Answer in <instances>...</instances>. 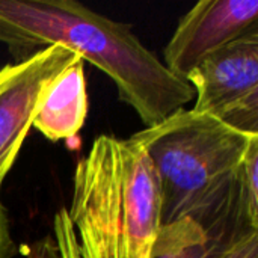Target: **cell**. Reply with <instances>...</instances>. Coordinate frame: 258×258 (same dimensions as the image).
I'll return each instance as SVG.
<instances>
[{
	"mask_svg": "<svg viewBox=\"0 0 258 258\" xmlns=\"http://www.w3.org/2000/svg\"><path fill=\"white\" fill-rule=\"evenodd\" d=\"M132 138L153 163L162 225L192 219L222 249L257 233L258 198L243 186L242 163L258 135L180 109Z\"/></svg>",
	"mask_w": 258,
	"mask_h": 258,
	"instance_id": "1",
	"label": "cell"
},
{
	"mask_svg": "<svg viewBox=\"0 0 258 258\" xmlns=\"http://www.w3.org/2000/svg\"><path fill=\"white\" fill-rule=\"evenodd\" d=\"M0 42L18 60L60 45L110 77L121 101L153 127L195 97L125 23L74 0H0Z\"/></svg>",
	"mask_w": 258,
	"mask_h": 258,
	"instance_id": "2",
	"label": "cell"
},
{
	"mask_svg": "<svg viewBox=\"0 0 258 258\" xmlns=\"http://www.w3.org/2000/svg\"><path fill=\"white\" fill-rule=\"evenodd\" d=\"M68 218L79 258H148L162 227L150 157L132 136H98L77 163Z\"/></svg>",
	"mask_w": 258,
	"mask_h": 258,
	"instance_id": "3",
	"label": "cell"
},
{
	"mask_svg": "<svg viewBox=\"0 0 258 258\" xmlns=\"http://www.w3.org/2000/svg\"><path fill=\"white\" fill-rule=\"evenodd\" d=\"M197 103L192 110L258 135V32L245 35L204 59L186 79Z\"/></svg>",
	"mask_w": 258,
	"mask_h": 258,
	"instance_id": "4",
	"label": "cell"
},
{
	"mask_svg": "<svg viewBox=\"0 0 258 258\" xmlns=\"http://www.w3.org/2000/svg\"><path fill=\"white\" fill-rule=\"evenodd\" d=\"M79 59V54L51 45L0 68V189L29 135L44 89Z\"/></svg>",
	"mask_w": 258,
	"mask_h": 258,
	"instance_id": "5",
	"label": "cell"
},
{
	"mask_svg": "<svg viewBox=\"0 0 258 258\" xmlns=\"http://www.w3.org/2000/svg\"><path fill=\"white\" fill-rule=\"evenodd\" d=\"M257 0H203L186 12L163 51L162 63L175 77L187 76L210 54L258 32Z\"/></svg>",
	"mask_w": 258,
	"mask_h": 258,
	"instance_id": "6",
	"label": "cell"
},
{
	"mask_svg": "<svg viewBox=\"0 0 258 258\" xmlns=\"http://www.w3.org/2000/svg\"><path fill=\"white\" fill-rule=\"evenodd\" d=\"M88 116L85 60L79 59L56 76L44 89L32 127L50 141L73 139Z\"/></svg>",
	"mask_w": 258,
	"mask_h": 258,
	"instance_id": "7",
	"label": "cell"
},
{
	"mask_svg": "<svg viewBox=\"0 0 258 258\" xmlns=\"http://www.w3.org/2000/svg\"><path fill=\"white\" fill-rule=\"evenodd\" d=\"M227 251L209 242L192 219H180L160 227L148 258H221Z\"/></svg>",
	"mask_w": 258,
	"mask_h": 258,
	"instance_id": "8",
	"label": "cell"
},
{
	"mask_svg": "<svg viewBox=\"0 0 258 258\" xmlns=\"http://www.w3.org/2000/svg\"><path fill=\"white\" fill-rule=\"evenodd\" d=\"M15 252H17V246L11 236L8 212L0 200V258H12Z\"/></svg>",
	"mask_w": 258,
	"mask_h": 258,
	"instance_id": "9",
	"label": "cell"
},
{
	"mask_svg": "<svg viewBox=\"0 0 258 258\" xmlns=\"http://www.w3.org/2000/svg\"><path fill=\"white\" fill-rule=\"evenodd\" d=\"M221 258H258V231L240 240Z\"/></svg>",
	"mask_w": 258,
	"mask_h": 258,
	"instance_id": "10",
	"label": "cell"
},
{
	"mask_svg": "<svg viewBox=\"0 0 258 258\" xmlns=\"http://www.w3.org/2000/svg\"><path fill=\"white\" fill-rule=\"evenodd\" d=\"M29 258H60V255L54 240L51 242L50 239H45L32 248Z\"/></svg>",
	"mask_w": 258,
	"mask_h": 258,
	"instance_id": "11",
	"label": "cell"
}]
</instances>
